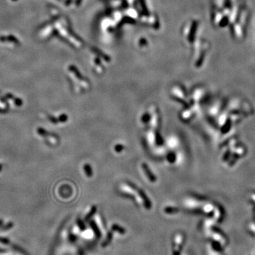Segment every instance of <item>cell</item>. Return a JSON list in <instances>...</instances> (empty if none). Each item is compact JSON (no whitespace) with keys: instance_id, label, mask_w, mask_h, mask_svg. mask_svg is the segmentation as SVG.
Listing matches in <instances>:
<instances>
[{"instance_id":"obj_1","label":"cell","mask_w":255,"mask_h":255,"mask_svg":"<svg viewBox=\"0 0 255 255\" xmlns=\"http://www.w3.org/2000/svg\"><path fill=\"white\" fill-rule=\"evenodd\" d=\"M142 169H144V171H145V174H146L147 176H148V179L150 180L152 182H155L156 181V178L155 177V175L153 174L151 172L150 169L149 168V166H148L146 164H142Z\"/></svg>"},{"instance_id":"obj_2","label":"cell","mask_w":255,"mask_h":255,"mask_svg":"<svg viewBox=\"0 0 255 255\" xmlns=\"http://www.w3.org/2000/svg\"><path fill=\"white\" fill-rule=\"evenodd\" d=\"M139 194H140V196H141V198L143 199V201H144V203H145L146 208H150L151 207V203H150V200H149L148 197H147V196H146V195L145 194V193L143 192V191L139 190Z\"/></svg>"},{"instance_id":"obj_3","label":"cell","mask_w":255,"mask_h":255,"mask_svg":"<svg viewBox=\"0 0 255 255\" xmlns=\"http://www.w3.org/2000/svg\"><path fill=\"white\" fill-rule=\"evenodd\" d=\"M84 169H86V172L87 175H88V177H91V175H92V172H91V167H90L89 165H86V166H84Z\"/></svg>"},{"instance_id":"obj_4","label":"cell","mask_w":255,"mask_h":255,"mask_svg":"<svg viewBox=\"0 0 255 255\" xmlns=\"http://www.w3.org/2000/svg\"><path fill=\"white\" fill-rule=\"evenodd\" d=\"M123 149V147L121 145H118L115 146V150L118 151H118H121Z\"/></svg>"},{"instance_id":"obj_5","label":"cell","mask_w":255,"mask_h":255,"mask_svg":"<svg viewBox=\"0 0 255 255\" xmlns=\"http://www.w3.org/2000/svg\"><path fill=\"white\" fill-rule=\"evenodd\" d=\"M95 210H96V207H93V208H92V209H91V212L90 213L89 215H88V216L86 217V219H88L89 217H90V216H91V215H92V214H93V213L95 212Z\"/></svg>"}]
</instances>
